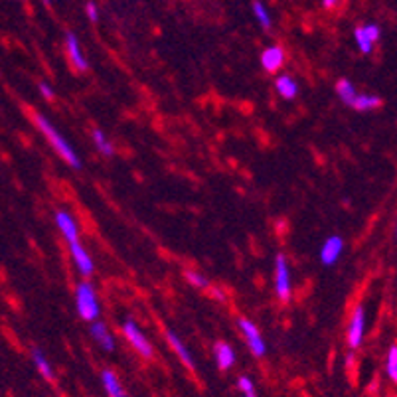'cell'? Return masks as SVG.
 Masks as SVG:
<instances>
[{"label": "cell", "mask_w": 397, "mask_h": 397, "mask_svg": "<svg viewBox=\"0 0 397 397\" xmlns=\"http://www.w3.org/2000/svg\"><path fill=\"white\" fill-rule=\"evenodd\" d=\"M166 338H169V342H170V346H172V350L178 354V358L182 360V364L188 368V370H194V360H192V354L188 352V348L182 344V340L174 332H166Z\"/></svg>", "instance_id": "obj_15"}, {"label": "cell", "mask_w": 397, "mask_h": 397, "mask_svg": "<svg viewBox=\"0 0 397 397\" xmlns=\"http://www.w3.org/2000/svg\"><path fill=\"white\" fill-rule=\"evenodd\" d=\"M56 224H58V228H60V231L63 233V238L68 241V245L73 243V241H79V235H77V224H75V219H73L68 212H58V214H56Z\"/></svg>", "instance_id": "obj_12"}, {"label": "cell", "mask_w": 397, "mask_h": 397, "mask_svg": "<svg viewBox=\"0 0 397 397\" xmlns=\"http://www.w3.org/2000/svg\"><path fill=\"white\" fill-rule=\"evenodd\" d=\"M101 382H103V387L107 389L109 397H127L125 389H123V385L119 384L117 375L113 372L105 370V372L101 373Z\"/></svg>", "instance_id": "obj_17"}, {"label": "cell", "mask_w": 397, "mask_h": 397, "mask_svg": "<svg viewBox=\"0 0 397 397\" xmlns=\"http://www.w3.org/2000/svg\"><path fill=\"white\" fill-rule=\"evenodd\" d=\"M336 93H338V97L346 103V105H350V103L354 101V97L358 95V93H356V87L350 84L348 79H340V81H338Z\"/></svg>", "instance_id": "obj_20"}, {"label": "cell", "mask_w": 397, "mask_h": 397, "mask_svg": "<svg viewBox=\"0 0 397 397\" xmlns=\"http://www.w3.org/2000/svg\"><path fill=\"white\" fill-rule=\"evenodd\" d=\"M380 36H382V32H380L377 24H366L354 30V38H356V44H358L361 54H370Z\"/></svg>", "instance_id": "obj_6"}, {"label": "cell", "mask_w": 397, "mask_h": 397, "mask_svg": "<svg viewBox=\"0 0 397 397\" xmlns=\"http://www.w3.org/2000/svg\"><path fill=\"white\" fill-rule=\"evenodd\" d=\"M364 330H366V311L364 306H358L354 314H352V320H350L348 328V344L352 348H358L364 340Z\"/></svg>", "instance_id": "obj_7"}, {"label": "cell", "mask_w": 397, "mask_h": 397, "mask_svg": "<svg viewBox=\"0 0 397 397\" xmlns=\"http://www.w3.org/2000/svg\"><path fill=\"white\" fill-rule=\"evenodd\" d=\"M382 105V99L377 95H356L354 101L350 103V107H354L356 111H370Z\"/></svg>", "instance_id": "obj_18"}, {"label": "cell", "mask_w": 397, "mask_h": 397, "mask_svg": "<svg viewBox=\"0 0 397 397\" xmlns=\"http://www.w3.org/2000/svg\"><path fill=\"white\" fill-rule=\"evenodd\" d=\"M32 360H34V366L38 368V372L42 373L46 380H54V370H52V366H49V361L46 360V356H44L42 350H32Z\"/></svg>", "instance_id": "obj_19"}, {"label": "cell", "mask_w": 397, "mask_h": 397, "mask_svg": "<svg viewBox=\"0 0 397 397\" xmlns=\"http://www.w3.org/2000/svg\"><path fill=\"white\" fill-rule=\"evenodd\" d=\"M385 372L389 375L391 382L397 380V346H391L387 352V360H385Z\"/></svg>", "instance_id": "obj_23"}, {"label": "cell", "mask_w": 397, "mask_h": 397, "mask_svg": "<svg viewBox=\"0 0 397 397\" xmlns=\"http://www.w3.org/2000/svg\"><path fill=\"white\" fill-rule=\"evenodd\" d=\"M344 249V241L338 235H332L322 243V249H320V261L325 265H334L338 261V257L342 255Z\"/></svg>", "instance_id": "obj_10"}, {"label": "cell", "mask_w": 397, "mask_h": 397, "mask_svg": "<svg viewBox=\"0 0 397 397\" xmlns=\"http://www.w3.org/2000/svg\"><path fill=\"white\" fill-rule=\"evenodd\" d=\"M34 123H36L38 129L44 132V137L48 139L49 145L56 148V153H58L68 164H72L73 169H81V160H79V157L75 155V150L72 148V145L61 137L60 131H56V127H54L44 115L34 113Z\"/></svg>", "instance_id": "obj_1"}, {"label": "cell", "mask_w": 397, "mask_h": 397, "mask_svg": "<svg viewBox=\"0 0 397 397\" xmlns=\"http://www.w3.org/2000/svg\"><path fill=\"white\" fill-rule=\"evenodd\" d=\"M70 249H72V257H73V261H75L77 271H79L84 277H89V275L93 273V261H91L89 253L85 251L84 247H81V243H79V241H73V243H70Z\"/></svg>", "instance_id": "obj_9"}, {"label": "cell", "mask_w": 397, "mask_h": 397, "mask_svg": "<svg viewBox=\"0 0 397 397\" xmlns=\"http://www.w3.org/2000/svg\"><path fill=\"white\" fill-rule=\"evenodd\" d=\"M123 332H125V336H127V340L131 342V346L143 358H153V354H155V350H153V346H150V342H148V338L141 332V328L134 325L132 320H127L125 325H123Z\"/></svg>", "instance_id": "obj_3"}, {"label": "cell", "mask_w": 397, "mask_h": 397, "mask_svg": "<svg viewBox=\"0 0 397 397\" xmlns=\"http://www.w3.org/2000/svg\"><path fill=\"white\" fill-rule=\"evenodd\" d=\"M214 354H216L217 368H219L221 372L229 370V368L233 366V361H235V352H233V348H231L229 344H226V342H217L216 346H214Z\"/></svg>", "instance_id": "obj_13"}, {"label": "cell", "mask_w": 397, "mask_h": 397, "mask_svg": "<svg viewBox=\"0 0 397 397\" xmlns=\"http://www.w3.org/2000/svg\"><path fill=\"white\" fill-rule=\"evenodd\" d=\"M238 387L241 389L243 397H257L255 385H253V382L247 377V375H241L240 380H238Z\"/></svg>", "instance_id": "obj_24"}, {"label": "cell", "mask_w": 397, "mask_h": 397, "mask_svg": "<svg viewBox=\"0 0 397 397\" xmlns=\"http://www.w3.org/2000/svg\"><path fill=\"white\" fill-rule=\"evenodd\" d=\"M240 328L241 332H243V336H245V340H247V346L251 350L253 356H255V358L265 356L267 348H265L263 338L259 334V328L253 325L251 320H247V318H240Z\"/></svg>", "instance_id": "obj_5"}, {"label": "cell", "mask_w": 397, "mask_h": 397, "mask_svg": "<svg viewBox=\"0 0 397 397\" xmlns=\"http://www.w3.org/2000/svg\"><path fill=\"white\" fill-rule=\"evenodd\" d=\"M338 0H322V4H325V8H334L336 6Z\"/></svg>", "instance_id": "obj_28"}, {"label": "cell", "mask_w": 397, "mask_h": 397, "mask_svg": "<svg viewBox=\"0 0 397 397\" xmlns=\"http://www.w3.org/2000/svg\"><path fill=\"white\" fill-rule=\"evenodd\" d=\"M40 91H42V95L46 97L48 101H52L54 97H56V93H54V89L49 87L48 84H40Z\"/></svg>", "instance_id": "obj_27"}, {"label": "cell", "mask_w": 397, "mask_h": 397, "mask_svg": "<svg viewBox=\"0 0 397 397\" xmlns=\"http://www.w3.org/2000/svg\"><path fill=\"white\" fill-rule=\"evenodd\" d=\"M75 302H77V311H79V316L84 320H89L93 322L97 316H99V302H97L95 289L91 283H79L77 285V290H75Z\"/></svg>", "instance_id": "obj_2"}, {"label": "cell", "mask_w": 397, "mask_h": 397, "mask_svg": "<svg viewBox=\"0 0 397 397\" xmlns=\"http://www.w3.org/2000/svg\"><path fill=\"white\" fill-rule=\"evenodd\" d=\"M283 61H285V52L281 46H271L261 54V65H263L265 72L275 73L277 70H281Z\"/></svg>", "instance_id": "obj_11"}, {"label": "cell", "mask_w": 397, "mask_h": 397, "mask_svg": "<svg viewBox=\"0 0 397 397\" xmlns=\"http://www.w3.org/2000/svg\"><path fill=\"white\" fill-rule=\"evenodd\" d=\"M65 48H68V56H70V61H72L73 68H75L77 72H85V70L89 68V63L85 60L81 46H79V42H77V36L72 34V32L65 36Z\"/></svg>", "instance_id": "obj_8"}, {"label": "cell", "mask_w": 397, "mask_h": 397, "mask_svg": "<svg viewBox=\"0 0 397 397\" xmlns=\"http://www.w3.org/2000/svg\"><path fill=\"white\" fill-rule=\"evenodd\" d=\"M85 14H87V18H89L91 22H97V20H99V10H97L95 2H87V4H85Z\"/></svg>", "instance_id": "obj_26"}, {"label": "cell", "mask_w": 397, "mask_h": 397, "mask_svg": "<svg viewBox=\"0 0 397 397\" xmlns=\"http://www.w3.org/2000/svg\"><path fill=\"white\" fill-rule=\"evenodd\" d=\"M186 279L192 283L194 287H200V289H208V287H210V281H208L204 275L196 273V271H186Z\"/></svg>", "instance_id": "obj_25"}, {"label": "cell", "mask_w": 397, "mask_h": 397, "mask_svg": "<svg viewBox=\"0 0 397 397\" xmlns=\"http://www.w3.org/2000/svg\"><path fill=\"white\" fill-rule=\"evenodd\" d=\"M275 293L281 301H287L290 297V271L285 255H277L275 259Z\"/></svg>", "instance_id": "obj_4"}, {"label": "cell", "mask_w": 397, "mask_h": 397, "mask_svg": "<svg viewBox=\"0 0 397 397\" xmlns=\"http://www.w3.org/2000/svg\"><path fill=\"white\" fill-rule=\"evenodd\" d=\"M91 336L95 338L97 344L103 350H107V352L115 350V340H113L111 332L107 330V326L103 325V322H95V325L91 326Z\"/></svg>", "instance_id": "obj_14"}, {"label": "cell", "mask_w": 397, "mask_h": 397, "mask_svg": "<svg viewBox=\"0 0 397 397\" xmlns=\"http://www.w3.org/2000/svg\"><path fill=\"white\" fill-rule=\"evenodd\" d=\"M253 14H255L257 22L263 26V28H271V14L267 13L263 2H259V0L253 2Z\"/></svg>", "instance_id": "obj_22"}, {"label": "cell", "mask_w": 397, "mask_h": 397, "mask_svg": "<svg viewBox=\"0 0 397 397\" xmlns=\"http://www.w3.org/2000/svg\"><path fill=\"white\" fill-rule=\"evenodd\" d=\"M275 89H277V93L283 97V99H295L297 93H299V85H297V81H295L293 77H289V75L277 77Z\"/></svg>", "instance_id": "obj_16"}, {"label": "cell", "mask_w": 397, "mask_h": 397, "mask_svg": "<svg viewBox=\"0 0 397 397\" xmlns=\"http://www.w3.org/2000/svg\"><path fill=\"white\" fill-rule=\"evenodd\" d=\"M93 143H95L97 150H99L101 155H105V157H111V155H113V145L109 143L107 137L103 134V131H99V129L93 131Z\"/></svg>", "instance_id": "obj_21"}, {"label": "cell", "mask_w": 397, "mask_h": 397, "mask_svg": "<svg viewBox=\"0 0 397 397\" xmlns=\"http://www.w3.org/2000/svg\"><path fill=\"white\" fill-rule=\"evenodd\" d=\"M42 2H44L46 6H49V4H52V0H42Z\"/></svg>", "instance_id": "obj_29"}]
</instances>
